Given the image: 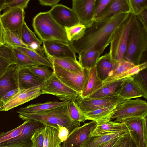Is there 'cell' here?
<instances>
[{
	"instance_id": "ac0fdd59",
	"label": "cell",
	"mask_w": 147,
	"mask_h": 147,
	"mask_svg": "<svg viewBox=\"0 0 147 147\" xmlns=\"http://www.w3.org/2000/svg\"><path fill=\"white\" fill-rule=\"evenodd\" d=\"M13 78L17 87L19 89L40 86L45 81L34 75L27 67H17Z\"/></svg>"
},
{
	"instance_id": "cb8c5ba5",
	"label": "cell",
	"mask_w": 147,
	"mask_h": 147,
	"mask_svg": "<svg viewBox=\"0 0 147 147\" xmlns=\"http://www.w3.org/2000/svg\"><path fill=\"white\" fill-rule=\"evenodd\" d=\"M69 102L49 101L44 103L32 104L25 107L20 108L16 112L19 114L40 113L67 105Z\"/></svg>"
},
{
	"instance_id": "ba28073f",
	"label": "cell",
	"mask_w": 147,
	"mask_h": 147,
	"mask_svg": "<svg viewBox=\"0 0 147 147\" xmlns=\"http://www.w3.org/2000/svg\"><path fill=\"white\" fill-rule=\"evenodd\" d=\"M42 94L56 96L62 101L76 100L80 94L62 83L53 73L41 86Z\"/></svg>"
},
{
	"instance_id": "9f6ffc18",
	"label": "cell",
	"mask_w": 147,
	"mask_h": 147,
	"mask_svg": "<svg viewBox=\"0 0 147 147\" xmlns=\"http://www.w3.org/2000/svg\"><path fill=\"white\" fill-rule=\"evenodd\" d=\"M7 0H0V11L5 10Z\"/></svg>"
},
{
	"instance_id": "83f0119b",
	"label": "cell",
	"mask_w": 147,
	"mask_h": 147,
	"mask_svg": "<svg viewBox=\"0 0 147 147\" xmlns=\"http://www.w3.org/2000/svg\"><path fill=\"white\" fill-rule=\"evenodd\" d=\"M47 57L51 63L74 73H78L83 69L76 59L71 57Z\"/></svg>"
},
{
	"instance_id": "680465c9",
	"label": "cell",
	"mask_w": 147,
	"mask_h": 147,
	"mask_svg": "<svg viewBox=\"0 0 147 147\" xmlns=\"http://www.w3.org/2000/svg\"><path fill=\"white\" fill-rule=\"evenodd\" d=\"M3 102L1 100H0V105L3 106Z\"/></svg>"
},
{
	"instance_id": "c3c4849f",
	"label": "cell",
	"mask_w": 147,
	"mask_h": 147,
	"mask_svg": "<svg viewBox=\"0 0 147 147\" xmlns=\"http://www.w3.org/2000/svg\"><path fill=\"white\" fill-rule=\"evenodd\" d=\"M58 131V136L62 143L66 140L69 132L68 129L65 127L59 126L56 129Z\"/></svg>"
},
{
	"instance_id": "f35d334b",
	"label": "cell",
	"mask_w": 147,
	"mask_h": 147,
	"mask_svg": "<svg viewBox=\"0 0 147 147\" xmlns=\"http://www.w3.org/2000/svg\"><path fill=\"white\" fill-rule=\"evenodd\" d=\"M131 77L147 97V68L139 71Z\"/></svg>"
},
{
	"instance_id": "f546056e",
	"label": "cell",
	"mask_w": 147,
	"mask_h": 147,
	"mask_svg": "<svg viewBox=\"0 0 147 147\" xmlns=\"http://www.w3.org/2000/svg\"><path fill=\"white\" fill-rule=\"evenodd\" d=\"M100 55L98 51L89 49L79 55L78 62L83 68L90 69L95 66Z\"/></svg>"
},
{
	"instance_id": "f1b7e54d",
	"label": "cell",
	"mask_w": 147,
	"mask_h": 147,
	"mask_svg": "<svg viewBox=\"0 0 147 147\" xmlns=\"http://www.w3.org/2000/svg\"><path fill=\"white\" fill-rule=\"evenodd\" d=\"M117 106L107 107L84 113L86 120L100 123L110 121L111 116Z\"/></svg>"
},
{
	"instance_id": "7c38bea8",
	"label": "cell",
	"mask_w": 147,
	"mask_h": 147,
	"mask_svg": "<svg viewBox=\"0 0 147 147\" xmlns=\"http://www.w3.org/2000/svg\"><path fill=\"white\" fill-rule=\"evenodd\" d=\"M96 0H73L72 9L75 13L79 23L86 28L91 26L94 20V10Z\"/></svg>"
},
{
	"instance_id": "f6af8a7d",
	"label": "cell",
	"mask_w": 147,
	"mask_h": 147,
	"mask_svg": "<svg viewBox=\"0 0 147 147\" xmlns=\"http://www.w3.org/2000/svg\"><path fill=\"white\" fill-rule=\"evenodd\" d=\"M43 129L36 131L32 135L31 139L32 147H43L44 143Z\"/></svg>"
},
{
	"instance_id": "4316f807",
	"label": "cell",
	"mask_w": 147,
	"mask_h": 147,
	"mask_svg": "<svg viewBox=\"0 0 147 147\" xmlns=\"http://www.w3.org/2000/svg\"><path fill=\"white\" fill-rule=\"evenodd\" d=\"M118 96L125 100L143 97H146L142 91L133 80L132 77L127 81L121 88Z\"/></svg>"
},
{
	"instance_id": "1f68e13d",
	"label": "cell",
	"mask_w": 147,
	"mask_h": 147,
	"mask_svg": "<svg viewBox=\"0 0 147 147\" xmlns=\"http://www.w3.org/2000/svg\"><path fill=\"white\" fill-rule=\"evenodd\" d=\"M126 130H127L123 123L109 121L97 123L96 128L90 136Z\"/></svg>"
},
{
	"instance_id": "7dc6e473",
	"label": "cell",
	"mask_w": 147,
	"mask_h": 147,
	"mask_svg": "<svg viewBox=\"0 0 147 147\" xmlns=\"http://www.w3.org/2000/svg\"><path fill=\"white\" fill-rule=\"evenodd\" d=\"M130 136L128 133L122 136L113 147H130Z\"/></svg>"
},
{
	"instance_id": "f5cc1de1",
	"label": "cell",
	"mask_w": 147,
	"mask_h": 147,
	"mask_svg": "<svg viewBox=\"0 0 147 147\" xmlns=\"http://www.w3.org/2000/svg\"><path fill=\"white\" fill-rule=\"evenodd\" d=\"M39 4L45 6H49L53 7L57 3L60 1V0H38Z\"/></svg>"
},
{
	"instance_id": "11a10c76",
	"label": "cell",
	"mask_w": 147,
	"mask_h": 147,
	"mask_svg": "<svg viewBox=\"0 0 147 147\" xmlns=\"http://www.w3.org/2000/svg\"><path fill=\"white\" fill-rule=\"evenodd\" d=\"M1 11H0V45H3L2 43L4 29L2 24L1 19Z\"/></svg>"
},
{
	"instance_id": "603a6c76",
	"label": "cell",
	"mask_w": 147,
	"mask_h": 147,
	"mask_svg": "<svg viewBox=\"0 0 147 147\" xmlns=\"http://www.w3.org/2000/svg\"><path fill=\"white\" fill-rule=\"evenodd\" d=\"M103 84V82L98 75L95 66L89 69L87 78L80 96L82 98L88 97L101 88Z\"/></svg>"
},
{
	"instance_id": "f907efd6",
	"label": "cell",
	"mask_w": 147,
	"mask_h": 147,
	"mask_svg": "<svg viewBox=\"0 0 147 147\" xmlns=\"http://www.w3.org/2000/svg\"><path fill=\"white\" fill-rule=\"evenodd\" d=\"M22 89L17 88L11 90L6 93L1 100L3 105L18 93Z\"/></svg>"
},
{
	"instance_id": "5b68a950",
	"label": "cell",
	"mask_w": 147,
	"mask_h": 147,
	"mask_svg": "<svg viewBox=\"0 0 147 147\" xmlns=\"http://www.w3.org/2000/svg\"><path fill=\"white\" fill-rule=\"evenodd\" d=\"M135 17L130 13L113 35L108 53L111 59L116 62H119L123 60L127 49L128 36Z\"/></svg>"
},
{
	"instance_id": "bcb514c9",
	"label": "cell",
	"mask_w": 147,
	"mask_h": 147,
	"mask_svg": "<svg viewBox=\"0 0 147 147\" xmlns=\"http://www.w3.org/2000/svg\"><path fill=\"white\" fill-rule=\"evenodd\" d=\"M30 1V0H7L6 9L20 8L24 9L27 7Z\"/></svg>"
},
{
	"instance_id": "484cf974",
	"label": "cell",
	"mask_w": 147,
	"mask_h": 147,
	"mask_svg": "<svg viewBox=\"0 0 147 147\" xmlns=\"http://www.w3.org/2000/svg\"><path fill=\"white\" fill-rule=\"evenodd\" d=\"M17 66L12 64L5 72L0 77V100L4 95L9 91L17 88L13 78V74Z\"/></svg>"
},
{
	"instance_id": "3957f363",
	"label": "cell",
	"mask_w": 147,
	"mask_h": 147,
	"mask_svg": "<svg viewBox=\"0 0 147 147\" xmlns=\"http://www.w3.org/2000/svg\"><path fill=\"white\" fill-rule=\"evenodd\" d=\"M32 26L42 42L56 41L69 44L65 28L59 24L48 11L36 15L33 18Z\"/></svg>"
},
{
	"instance_id": "8fae6325",
	"label": "cell",
	"mask_w": 147,
	"mask_h": 147,
	"mask_svg": "<svg viewBox=\"0 0 147 147\" xmlns=\"http://www.w3.org/2000/svg\"><path fill=\"white\" fill-rule=\"evenodd\" d=\"M126 100L118 96L95 98H82L79 95L76 101L80 110L84 113L107 107L117 106Z\"/></svg>"
},
{
	"instance_id": "91938a15",
	"label": "cell",
	"mask_w": 147,
	"mask_h": 147,
	"mask_svg": "<svg viewBox=\"0 0 147 147\" xmlns=\"http://www.w3.org/2000/svg\"><path fill=\"white\" fill-rule=\"evenodd\" d=\"M2 106H1L0 105V112L1 111V109L2 108Z\"/></svg>"
},
{
	"instance_id": "db71d44e",
	"label": "cell",
	"mask_w": 147,
	"mask_h": 147,
	"mask_svg": "<svg viewBox=\"0 0 147 147\" xmlns=\"http://www.w3.org/2000/svg\"><path fill=\"white\" fill-rule=\"evenodd\" d=\"M123 136L113 138L105 143L99 147H113L120 138Z\"/></svg>"
},
{
	"instance_id": "2e32d148",
	"label": "cell",
	"mask_w": 147,
	"mask_h": 147,
	"mask_svg": "<svg viewBox=\"0 0 147 147\" xmlns=\"http://www.w3.org/2000/svg\"><path fill=\"white\" fill-rule=\"evenodd\" d=\"M41 86L22 89L18 93L3 105L1 111H7L36 98L42 94Z\"/></svg>"
},
{
	"instance_id": "60d3db41",
	"label": "cell",
	"mask_w": 147,
	"mask_h": 147,
	"mask_svg": "<svg viewBox=\"0 0 147 147\" xmlns=\"http://www.w3.org/2000/svg\"><path fill=\"white\" fill-rule=\"evenodd\" d=\"M130 13L136 16L147 9V0H128Z\"/></svg>"
},
{
	"instance_id": "ab89813d",
	"label": "cell",
	"mask_w": 147,
	"mask_h": 147,
	"mask_svg": "<svg viewBox=\"0 0 147 147\" xmlns=\"http://www.w3.org/2000/svg\"><path fill=\"white\" fill-rule=\"evenodd\" d=\"M34 75L45 81L48 79L53 74V71L49 67L45 66L37 65L27 67Z\"/></svg>"
},
{
	"instance_id": "52a82bcc",
	"label": "cell",
	"mask_w": 147,
	"mask_h": 147,
	"mask_svg": "<svg viewBox=\"0 0 147 147\" xmlns=\"http://www.w3.org/2000/svg\"><path fill=\"white\" fill-rule=\"evenodd\" d=\"M115 122L123 123L136 147H147V117H134Z\"/></svg>"
},
{
	"instance_id": "4fadbf2b",
	"label": "cell",
	"mask_w": 147,
	"mask_h": 147,
	"mask_svg": "<svg viewBox=\"0 0 147 147\" xmlns=\"http://www.w3.org/2000/svg\"><path fill=\"white\" fill-rule=\"evenodd\" d=\"M97 125L96 122L92 121L76 127L69 133L61 147H81Z\"/></svg>"
},
{
	"instance_id": "5bb4252c",
	"label": "cell",
	"mask_w": 147,
	"mask_h": 147,
	"mask_svg": "<svg viewBox=\"0 0 147 147\" xmlns=\"http://www.w3.org/2000/svg\"><path fill=\"white\" fill-rule=\"evenodd\" d=\"M24 9L20 8L7 9L1 15L3 29L18 31L22 28L25 21Z\"/></svg>"
},
{
	"instance_id": "6da1fadb",
	"label": "cell",
	"mask_w": 147,
	"mask_h": 147,
	"mask_svg": "<svg viewBox=\"0 0 147 147\" xmlns=\"http://www.w3.org/2000/svg\"><path fill=\"white\" fill-rule=\"evenodd\" d=\"M130 13H122L103 21H94L91 26L86 28L82 38L70 42V45L78 55L90 49L98 51L101 55L110 44L116 30Z\"/></svg>"
},
{
	"instance_id": "b9f144b4",
	"label": "cell",
	"mask_w": 147,
	"mask_h": 147,
	"mask_svg": "<svg viewBox=\"0 0 147 147\" xmlns=\"http://www.w3.org/2000/svg\"><path fill=\"white\" fill-rule=\"evenodd\" d=\"M25 123V121L17 127L0 134V143L14 138L20 134L23 129Z\"/></svg>"
},
{
	"instance_id": "e0dca14e",
	"label": "cell",
	"mask_w": 147,
	"mask_h": 147,
	"mask_svg": "<svg viewBox=\"0 0 147 147\" xmlns=\"http://www.w3.org/2000/svg\"><path fill=\"white\" fill-rule=\"evenodd\" d=\"M42 43L47 57H71L76 59V53L69 44L56 41H44Z\"/></svg>"
},
{
	"instance_id": "44dd1931",
	"label": "cell",
	"mask_w": 147,
	"mask_h": 147,
	"mask_svg": "<svg viewBox=\"0 0 147 147\" xmlns=\"http://www.w3.org/2000/svg\"><path fill=\"white\" fill-rule=\"evenodd\" d=\"M21 39L29 48L44 54L42 41L28 27L25 21L21 28L17 31Z\"/></svg>"
},
{
	"instance_id": "6f0895ef",
	"label": "cell",
	"mask_w": 147,
	"mask_h": 147,
	"mask_svg": "<svg viewBox=\"0 0 147 147\" xmlns=\"http://www.w3.org/2000/svg\"><path fill=\"white\" fill-rule=\"evenodd\" d=\"M130 147H136L133 142L130 138Z\"/></svg>"
},
{
	"instance_id": "30bf717a",
	"label": "cell",
	"mask_w": 147,
	"mask_h": 147,
	"mask_svg": "<svg viewBox=\"0 0 147 147\" xmlns=\"http://www.w3.org/2000/svg\"><path fill=\"white\" fill-rule=\"evenodd\" d=\"M25 121V125L21 134L0 143V147H32L31 139L32 135L45 126L41 122L34 120L28 119Z\"/></svg>"
},
{
	"instance_id": "277c9868",
	"label": "cell",
	"mask_w": 147,
	"mask_h": 147,
	"mask_svg": "<svg viewBox=\"0 0 147 147\" xmlns=\"http://www.w3.org/2000/svg\"><path fill=\"white\" fill-rule=\"evenodd\" d=\"M147 49V30L135 16L128 36L123 59L135 65L140 64Z\"/></svg>"
},
{
	"instance_id": "d590c367",
	"label": "cell",
	"mask_w": 147,
	"mask_h": 147,
	"mask_svg": "<svg viewBox=\"0 0 147 147\" xmlns=\"http://www.w3.org/2000/svg\"><path fill=\"white\" fill-rule=\"evenodd\" d=\"M135 66L132 63L123 59L119 62L116 69L110 73L107 78L103 82V85L111 82L115 78L126 72Z\"/></svg>"
},
{
	"instance_id": "d4e9b609",
	"label": "cell",
	"mask_w": 147,
	"mask_h": 147,
	"mask_svg": "<svg viewBox=\"0 0 147 147\" xmlns=\"http://www.w3.org/2000/svg\"><path fill=\"white\" fill-rule=\"evenodd\" d=\"M128 133V130H126L90 136L81 147H99L110 140L124 135Z\"/></svg>"
},
{
	"instance_id": "8992f818",
	"label": "cell",
	"mask_w": 147,
	"mask_h": 147,
	"mask_svg": "<svg viewBox=\"0 0 147 147\" xmlns=\"http://www.w3.org/2000/svg\"><path fill=\"white\" fill-rule=\"evenodd\" d=\"M147 103L140 98L125 100L117 106L111 119L120 120L134 117H147Z\"/></svg>"
},
{
	"instance_id": "9c48e42d",
	"label": "cell",
	"mask_w": 147,
	"mask_h": 147,
	"mask_svg": "<svg viewBox=\"0 0 147 147\" xmlns=\"http://www.w3.org/2000/svg\"><path fill=\"white\" fill-rule=\"evenodd\" d=\"M52 71L63 84L79 93H81L88 75L89 69L83 68L80 73H74L51 63Z\"/></svg>"
},
{
	"instance_id": "7bdbcfd3",
	"label": "cell",
	"mask_w": 147,
	"mask_h": 147,
	"mask_svg": "<svg viewBox=\"0 0 147 147\" xmlns=\"http://www.w3.org/2000/svg\"><path fill=\"white\" fill-rule=\"evenodd\" d=\"M0 56L16 65L15 59L13 54V49L6 45H0Z\"/></svg>"
},
{
	"instance_id": "7402d4cb",
	"label": "cell",
	"mask_w": 147,
	"mask_h": 147,
	"mask_svg": "<svg viewBox=\"0 0 147 147\" xmlns=\"http://www.w3.org/2000/svg\"><path fill=\"white\" fill-rule=\"evenodd\" d=\"M119 62L112 60L108 53L100 57L96 63L95 68L99 78L103 82L116 69Z\"/></svg>"
},
{
	"instance_id": "4dcf8cb0",
	"label": "cell",
	"mask_w": 147,
	"mask_h": 147,
	"mask_svg": "<svg viewBox=\"0 0 147 147\" xmlns=\"http://www.w3.org/2000/svg\"><path fill=\"white\" fill-rule=\"evenodd\" d=\"M14 49L24 54L39 65L46 66L52 69L51 63L44 54L28 48L17 47Z\"/></svg>"
},
{
	"instance_id": "ee69618b",
	"label": "cell",
	"mask_w": 147,
	"mask_h": 147,
	"mask_svg": "<svg viewBox=\"0 0 147 147\" xmlns=\"http://www.w3.org/2000/svg\"><path fill=\"white\" fill-rule=\"evenodd\" d=\"M112 0H96L94 10V20L100 15Z\"/></svg>"
},
{
	"instance_id": "ffe728a7",
	"label": "cell",
	"mask_w": 147,
	"mask_h": 147,
	"mask_svg": "<svg viewBox=\"0 0 147 147\" xmlns=\"http://www.w3.org/2000/svg\"><path fill=\"white\" fill-rule=\"evenodd\" d=\"M131 78V76L127 77L104 84L101 88L88 97L98 98L118 96L123 85Z\"/></svg>"
},
{
	"instance_id": "d6986e66",
	"label": "cell",
	"mask_w": 147,
	"mask_h": 147,
	"mask_svg": "<svg viewBox=\"0 0 147 147\" xmlns=\"http://www.w3.org/2000/svg\"><path fill=\"white\" fill-rule=\"evenodd\" d=\"M126 13H130L128 0H112L94 21H103L119 14Z\"/></svg>"
},
{
	"instance_id": "836d02e7",
	"label": "cell",
	"mask_w": 147,
	"mask_h": 147,
	"mask_svg": "<svg viewBox=\"0 0 147 147\" xmlns=\"http://www.w3.org/2000/svg\"><path fill=\"white\" fill-rule=\"evenodd\" d=\"M2 43L13 49L17 47L28 48L22 41L17 31L4 29Z\"/></svg>"
},
{
	"instance_id": "9a60e30c",
	"label": "cell",
	"mask_w": 147,
	"mask_h": 147,
	"mask_svg": "<svg viewBox=\"0 0 147 147\" xmlns=\"http://www.w3.org/2000/svg\"><path fill=\"white\" fill-rule=\"evenodd\" d=\"M54 20L64 28L79 23L77 18L72 9L61 4H57L48 11Z\"/></svg>"
},
{
	"instance_id": "d6a6232c",
	"label": "cell",
	"mask_w": 147,
	"mask_h": 147,
	"mask_svg": "<svg viewBox=\"0 0 147 147\" xmlns=\"http://www.w3.org/2000/svg\"><path fill=\"white\" fill-rule=\"evenodd\" d=\"M44 137L43 147H57L62 143L58 136V131L55 128L45 127L42 129Z\"/></svg>"
},
{
	"instance_id": "681fc988",
	"label": "cell",
	"mask_w": 147,
	"mask_h": 147,
	"mask_svg": "<svg viewBox=\"0 0 147 147\" xmlns=\"http://www.w3.org/2000/svg\"><path fill=\"white\" fill-rule=\"evenodd\" d=\"M12 64H14L0 56V77L5 72L8 67Z\"/></svg>"
},
{
	"instance_id": "e575fe53",
	"label": "cell",
	"mask_w": 147,
	"mask_h": 147,
	"mask_svg": "<svg viewBox=\"0 0 147 147\" xmlns=\"http://www.w3.org/2000/svg\"><path fill=\"white\" fill-rule=\"evenodd\" d=\"M67 38L69 42L77 41L84 36L86 27L78 23L73 26L65 28Z\"/></svg>"
},
{
	"instance_id": "8d00e7d4",
	"label": "cell",
	"mask_w": 147,
	"mask_h": 147,
	"mask_svg": "<svg viewBox=\"0 0 147 147\" xmlns=\"http://www.w3.org/2000/svg\"><path fill=\"white\" fill-rule=\"evenodd\" d=\"M13 54L15 59L16 65L20 67H28L39 65L24 54L13 49Z\"/></svg>"
},
{
	"instance_id": "7a4b0ae2",
	"label": "cell",
	"mask_w": 147,
	"mask_h": 147,
	"mask_svg": "<svg viewBox=\"0 0 147 147\" xmlns=\"http://www.w3.org/2000/svg\"><path fill=\"white\" fill-rule=\"evenodd\" d=\"M19 117L22 120H34L42 123L45 126L57 129L59 126L66 127L69 133L80 125V123L73 120L71 117L67 105L59 107L43 112L34 114H19Z\"/></svg>"
},
{
	"instance_id": "94428289",
	"label": "cell",
	"mask_w": 147,
	"mask_h": 147,
	"mask_svg": "<svg viewBox=\"0 0 147 147\" xmlns=\"http://www.w3.org/2000/svg\"><path fill=\"white\" fill-rule=\"evenodd\" d=\"M57 147H61V145H59Z\"/></svg>"
},
{
	"instance_id": "816d5d0a",
	"label": "cell",
	"mask_w": 147,
	"mask_h": 147,
	"mask_svg": "<svg viewBox=\"0 0 147 147\" xmlns=\"http://www.w3.org/2000/svg\"><path fill=\"white\" fill-rule=\"evenodd\" d=\"M142 24L145 29L147 30V9H146L136 16Z\"/></svg>"
},
{
	"instance_id": "74e56055",
	"label": "cell",
	"mask_w": 147,
	"mask_h": 147,
	"mask_svg": "<svg viewBox=\"0 0 147 147\" xmlns=\"http://www.w3.org/2000/svg\"><path fill=\"white\" fill-rule=\"evenodd\" d=\"M67 107L70 116L73 120L80 123L86 120L84 114L78 107L76 100L70 101L67 104Z\"/></svg>"
}]
</instances>
